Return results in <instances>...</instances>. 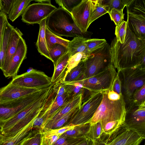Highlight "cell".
<instances>
[{
	"label": "cell",
	"mask_w": 145,
	"mask_h": 145,
	"mask_svg": "<svg viewBox=\"0 0 145 145\" xmlns=\"http://www.w3.org/2000/svg\"><path fill=\"white\" fill-rule=\"evenodd\" d=\"M57 8L51 4L33 3L27 6L22 15L21 19L23 22L29 24H39Z\"/></svg>",
	"instance_id": "14"
},
{
	"label": "cell",
	"mask_w": 145,
	"mask_h": 145,
	"mask_svg": "<svg viewBox=\"0 0 145 145\" xmlns=\"http://www.w3.org/2000/svg\"><path fill=\"white\" fill-rule=\"evenodd\" d=\"M76 145H91V142L89 139L86 138Z\"/></svg>",
	"instance_id": "51"
},
{
	"label": "cell",
	"mask_w": 145,
	"mask_h": 145,
	"mask_svg": "<svg viewBox=\"0 0 145 145\" xmlns=\"http://www.w3.org/2000/svg\"><path fill=\"white\" fill-rule=\"evenodd\" d=\"M80 106L73 109L66 114L50 124L45 126L41 130V131L57 129L70 124L79 110Z\"/></svg>",
	"instance_id": "21"
},
{
	"label": "cell",
	"mask_w": 145,
	"mask_h": 145,
	"mask_svg": "<svg viewBox=\"0 0 145 145\" xmlns=\"http://www.w3.org/2000/svg\"><path fill=\"white\" fill-rule=\"evenodd\" d=\"M71 56V53L68 51L59 59L54 66V72L51 77L52 83L63 78L68 60Z\"/></svg>",
	"instance_id": "23"
},
{
	"label": "cell",
	"mask_w": 145,
	"mask_h": 145,
	"mask_svg": "<svg viewBox=\"0 0 145 145\" xmlns=\"http://www.w3.org/2000/svg\"><path fill=\"white\" fill-rule=\"evenodd\" d=\"M98 1L82 0L71 13L76 25L83 33L88 32L91 16Z\"/></svg>",
	"instance_id": "13"
},
{
	"label": "cell",
	"mask_w": 145,
	"mask_h": 145,
	"mask_svg": "<svg viewBox=\"0 0 145 145\" xmlns=\"http://www.w3.org/2000/svg\"><path fill=\"white\" fill-rule=\"evenodd\" d=\"M128 0H101V4L107 7L108 12L112 8L123 10Z\"/></svg>",
	"instance_id": "37"
},
{
	"label": "cell",
	"mask_w": 145,
	"mask_h": 145,
	"mask_svg": "<svg viewBox=\"0 0 145 145\" xmlns=\"http://www.w3.org/2000/svg\"><path fill=\"white\" fill-rule=\"evenodd\" d=\"M132 99L135 102L138 103L145 102V84L135 91Z\"/></svg>",
	"instance_id": "46"
},
{
	"label": "cell",
	"mask_w": 145,
	"mask_h": 145,
	"mask_svg": "<svg viewBox=\"0 0 145 145\" xmlns=\"http://www.w3.org/2000/svg\"><path fill=\"white\" fill-rule=\"evenodd\" d=\"M46 27L59 36L88 37V32H82L76 25L71 14L61 7L57 8L47 18Z\"/></svg>",
	"instance_id": "4"
},
{
	"label": "cell",
	"mask_w": 145,
	"mask_h": 145,
	"mask_svg": "<svg viewBox=\"0 0 145 145\" xmlns=\"http://www.w3.org/2000/svg\"><path fill=\"white\" fill-rule=\"evenodd\" d=\"M3 6V3L1 0H0V11L1 10Z\"/></svg>",
	"instance_id": "54"
},
{
	"label": "cell",
	"mask_w": 145,
	"mask_h": 145,
	"mask_svg": "<svg viewBox=\"0 0 145 145\" xmlns=\"http://www.w3.org/2000/svg\"><path fill=\"white\" fill-rule=\"evenodd\" d=\"M117 73L125 102L132 99L135 91L145 84V67L138 66L123 69Z\"/></svg>",
	"instance_id": "5"
},
{
	"label": "cell",
	"mask_w": 145,
	"mask_h": 145,
	"mask_svg": "<svg viewBox=\"0 0 145 145\" xmlns=\"http://www.w3.org/2000/svg\"><path fill=\"white\" fill-rule=\"evenodd\" d=\"M45 37L48 49L51 48L56 44L62 45L68 48L70 40L63 39L55 35L46 27Z\"/></svg>",
	"instance_id": "30"
},
{
	"label": "cell",
	"mask_w": 145,
	"mask_h": 145,
	"mask_svg": "<svg viewBox=\"0 0 145 145\" xmlns=\"http://www.w3.org/2000/svg\"><path fill=\"white\" fill-rule=\"evenodd\" d=\"M74 125L70 124L63 127L56 129H49L42 131L43 133L49 134L59 135H61L66 131L71 129Z\"/></svg>",
	"instance_id": "47"
},
{
	"label": "cell",
	"mask_w": 145,
	"mask_h": 145,
	"mask_svg": "<svg viewBox=\"0 0 145 145\" xmlns=\"http://www.w3.org/2000/svg\"><path fill=\"white\" fill-rule=\"evenodd\" d=\"M46 20V18L44 19L39 24V30L36 45L40 54L50 60L45 37Z\"/></svg>",
	"instance_id": "20"
},
{
	"label": "cell",
	"mask_w": 145,
	"mask_h": 145,
	"mask_svg": "<svg viewBox=\"0 0 145 145\" xmlns=\"http://www.w3.org/2000/svg\"><path fill=\"white\" fill-rule=\"evenodd\" d=\"M108 12L107 7L101 4V0H98L97 3L91 14L89 25L99 17Z\"/></svg>",
	"instance_id": "40"
},
{
	"label": "cell",
	"mask_w": 145,
	"mask_h": 145,
	"mask_svg": "<svg viewBox=\"0 0 145 145\" xmlns=\"http://www.w3.org/2000/svg\"><path fill=\"white\" fill-rule=\"evenodd\" d=\"M111 61L117 71L141 66L145 67V40L138 38L130 30L127 23L124 42L114 38L110 46Z\"/></svg>",
	"instance_id": "1"
},
{
	"label": "cell",
	"mask_w": 145,
	"mask_h": 145,
	"mask_svg": "<svg viewBox=\"0 0 145 145\" xmlns=\"http://www.w3.org/2000/svg\"><path fill=\"white\" fill-rule=\"evenodd\" d=\"M50 86L17 99L0 103V126L40 98Z\"/></svg>",
	"instance_id": "7"
},
{
	"label": "cell",
	"mask_w": 145,
	"mask_h": 145,
	"mask_svg": "<svg viewBox=\"0 0 145 145\" xmlns=\"http://www.w3.org/2000/svg\"><path fill=\"white\" fill-rule=\"evenodd\" d=\"M127 26V21H123L120 24L116 26L115 35L116 38L121 44L123 43L125 37Z\"/></svg>",
	"instance_id": "41"
},
{
	"label": "cell",
	"mask_w": 145,
	"mask_h": 145,
	"mask_svg": "<svg viewBox=\"0 0 145 145\" xmlns=\"http://www.w3.org/2000/svg\"><path fill=\"white\" fill-rule=\"evenodd\" d=\"M89 54L93 52L103 46L106 43L105 39H87L84 41Z\"/></svg>",
	"instance_id": "38"
},
{
	"label": "cell",
	"mask_w": 145,
	"mask_h": 145,
	"mask_svg": "<svg viewBox=\"0 0 145 145\" xmlns=\"http://www.w3.org/2000/svg\"><path fill=\"white\" fill-rule=\"evenodd\" d=\"M27 47L25 40L21 37L16 52L6 69L3 72L5 77H12L17 75L23 61L26 58Z\"/></svg>",
	"instance_id": "15"
},
{
	"label": "cell",
	"mask_w": 145,
	"mask_h": 145,
	"mask_svg": "<svg viewBox=\"0 0 145 145\" xmlns=\"http://www.w3.org/2000/svg\"><path fill=\"white\" fill-rule=\"evenodd\" d=\"M72 98L66 92L61 96H57L56 94L54 101L46 113V121L51 118L65 103Z\"/></svg>",
	"instance_id": "28"
},
{
	"label": "cell",
	"mask_w": 145,
	"mask_h": 145,
	"mask_svg": "<svg viewBox=\"0 0 145 145\" xmlns=\"http://www.w3.org/2000/svg\"><path fill=\"white\" fill-rule=\"evenodd\" d=\"M82 0H57L56 3L61 7L70 13Z\"/></svg>",
	"instance_id": "42"
},
{
	"label": "cell",
	"mask_w": 145,
	"mask_h": 145,
	"mask_svg": "<svg viewBox=\"0 0 145 145\" xmlns=\"http://www.w3.org/2000/svg\"><path fill=\"white\" fill-rule=\"evenodd\" d=\"M35 1L38 2V3H41L43 4H51V1L50 0H36Z\"/></svg>",
	"instance_id": "53"
},
{
	"label": "cell",
	"mask_w": 145,
	"mask_h": 145,
	"mask_svg": "<svg viewBox=\"0 0 145 145\" xmlns=\"http://www.w3.org/2000/svg\"><path fill=\"white\" fill-rule=\"evenodd\" d=\"M145 139L136 132L129 129L123 124L113 133H103L98 141L91 145H139Z\"/></svg>",
	"instance_id": "9"
},
{
	"label": "cell",
	"mask_w": 145,
	"mask_h": 145,
	"mask_svg": "<svg viewBox=\"0 0 145 145\" xmlns=\"http://www.w3.org/2000/svg\"><path fill=\"white\" fill-rule=\"evenodd\" d=\"M84 60L72 69L61 80H58L63 82L77 81L83 78L84 69Z\"/></svg>",
	"instance_id": "24"
},
{
	"label": "cell",
	"mask_w": 145,
	"mask_h": 145,
	"mask_svg": "<svg viewBox=\"0 0 145 145\" xmlns=\"http://www.w3.org/2000/svg\"><path fill=\"white\" fill-rule=\"evenodd\" d=\"M33 0H14L8 14V18L12 22L22 14L29 3Z\"/></svg>",
	"instance_id": "26"
},
{
	"label": "cell",
	"mask_w": 145,
	"mask_h": 145,
	"mask_svg": "<svg viewBox=\"0 0 145 145\" xmlns=\"http://www.w3.org/2000/svg\"><path fill=\"white\" fill-rule=\"evenodd\" d=\"M88 56L83 53H78L71 56L68 61V63L61 80L72 68L74 67L82 60L85 59Z\"/></svg>",
	"instance_id": "36"
},
{
	"label": "cell",
	"mask_w": 145,
	"mask_h": 145,
	"mask_svg": "<svg viewBox=\"0 0 145 145\" xmlns=\"http://www.w3.org/2000/svg\"><path fill=\"white\" fill-rule=\"evenodd\" d=\"M87 39L81 37H74L69 43L68 48L71 56L78 53H83L89 55L87 47L84 41Z\"/></svg>",
	"instance_id": "25"
},
{
	"label": "cell",
	"mask_w": 145,
	"mask_h": 145,
	"mask_svg": "<svg viewBox=\"0 0 145 145\" xmlns=\"http://www.w3.org/2000/svg\"><path fill=\"white\" fill-rule=\"evenodd\" d=\"M128 25L139 39L145 40V16L127 12Z\"/></svg>",
	"instance_id": "17"
},
{
	"label": "cell",
	"mask_w": 145,
	"mask_h": 145,
	"mask_svg": "<svg viewBox=\"0 0 145 145\" xmlns=\"http://www.w3.org/2000/svg\"><path fill=\"white\" fill-rule=\"evenodd\" d=\"M123 10L112 8L108 12L111 20L113 21L116 26L120 24L123 21L124 14Z\"/></svg>",
	"instance_id": "44"
},
{
	"label": "cell",
	"mask_w": 145,
	"mask_h": 145,
	"mask_svg": "<svg viewBox=\"0 0 145 145\" xmlns=\"http://www.w3.org/2000/svg\"><path fill=\"white\" fill-rule=\"evenodd\" d=\"M82 95L81 94L75 96L66 102L51 118L46 121L44 127L50 124L73 109L80 106L82 104Z\"/></svg>",
	"instance_id": "18"
},
{
	"label": "cell",
	"mask_w": 145,
	"mask_h": 145,
	"mask_svg": "<svg viewBox=\"0 0 145 145\" xmlns=\"http://www.w3.org/2000/svg\"><path fill=\"white\" fill-rule=\"evenodd\" d=\"M123 123V122L118 120L109 122L103 128V132L105 135H110L119 129Z\"/></svg>",
	"instance_id": "43"
},
{
	"label": "cell",
	"mask_w": 145,
	"mask_h": 145,
	"mask_svg": "<svg viewBox=\"0 0 145 145\" xmlns=\"http://www.w3.org/2000/svg\"><path fill=\"white\" fill-rule=\"evenodd\" d=\"M7 16L1 11H0V49L2 42L5 26Z\"/></svg>",
	"instance_id": "48"
},
{
	"label": "cell",
	"mask_w": 145,
	"mask_h": 145,
	"mask_svg": "<svg viewBox=\"0 0 145 145\" xmlns=\"http://www.w3.org/2000/svg\"><path fill=\"white\" fill-rule=\"evenodd\" d=\"M116 69L111 63L96 74L78 81L84 89L91 92H97L111 89L117 74Z\"/></svg>",
	"instance_id": "10"
},
{
	"label": "cell",
	"mask_w": 145,
	"mask_h": 145,
	"mask_svg": "<svg viewBox=\"0 0 145 145\" xmlns=\"http://www.w3.org/2000/svg\"><path fill=\"white\" fill-rule=\"evenodd\" d=\"M48 50L50 60L53 62L54 66L59 59L69 51L68 48L59 44H55Z\"/></svg>",
	"instance_id": "32"
},
{
	"label": "cell",
	"mask_w": 145,
	"mask_h": 145,
	"mask_svg": "<svg viewBox=\"0 0 145 145\" xmlns=\"http://www.w3.org/2000/svg\"><path fill=\"white\" fill-rule=\"evenodd\" d=\"M8 138L4 136L0 133V145H2Z\"/></svg>",
	"instance_id": "52"
},
{
	"label": "cell",
	"mask_w": 145,
	"mask_h": 145,
	"mask_svg": "<svg viewBox=\"0 0 145 145\" xmlns=\"http://www.w3.org/2000/svg\"><path fill=\"white\" fill-rule=\"evenodd\" d=\"M53 89L52 84L40 98L2 123L1 134L7 138L11 137L33 121L44 107Z\"/></svg>",
	"instance_id": "2"
},
{
	"label": "cell",
	"mask_w": 145,
	"mask_h": 145,
	"mask_svg": "<svg viewBox=\"0 0 145 145\" xmlns=\"http://www.w3.org/2000/svg\"><path fill=\"white\" fill-rule=\"evenodd\" d=\"M84 61V69L83 79L91 77L102 71L112 63L110 45L107 42L102 47L92 52Z\"/></svg>",
	"instance_id": "8"
},
{
	"label": "cell",
	"mask_w": 145,
	"mask_h": 145,
	"mask_svg": "<svg viewBox=\"0 0 145 145\" xmlns=\"http://www.w3.org/2000/svg\"><path fill=\"white\" fill-rule=\"evenodd\" d=\"M86 138H74L60 136L52 145H76Z\"/></svg>",
	"instance_id": "39"
},
{
	"label": "cell",
	"mask_w": 145,
	"mask_h": 145,
	"mask_svg": "<svg viewBox=\"0 0 145 145\" xmlns=\"http://www.w3.org/2000/svg\"><path fill=\"white\" fill-rule=\"evenodd\" d=\"M111 89L120 95H122L121 81L118 73L114 81Z\"/></svg>",
	"instance_id": "49"
},
{
	"label": "cell",
	"mask_w": 145,
	"mask_h": 145,
	"mask_svg": "<svg viewBox=\"0 0 145 145\" xmlns=\"http://www.w3.org/2000/svg\"><path fill=\"white\" fill-rule=\"evenodd\" d=\"M91 124L89 123L75 125L74 127L68 130L60 136L74 138L86 137Z\"/></svg>",
	"instance_id": "29"
},
{
	"label": "cell",
	"mask_w": 145,
	"mask_h": 145,
	"mask_svg": "<svg viewBox=\"0 0 145 145\" xmlns=\"http://www.w3.org/2000/svg\"><path fill=\"white\" fill-rule=\"evenodd\" d=\"M127 12L145 16V0H128Z\"/></svg>",
	"instance_id": "31"
},
{
	"label": "cell",
	"mask_w": 145,
	"mask_h": 145,
	"mask_svg": "<svg viewBox=\"0 0 145 145\" xmlns=\"http://www.w3.org/2000/svg\"><path fill=\"white\" fill-rule=\"evenodd\" d=\"M41 130L33 129L18 145H41Z\"/></svg>",
	"instance_id": "33"
},
{
	"label": "cell",
	"mask_w": 145,
	"mask_h": 145,
	"mask_svg": "<svg viewBox=\"0 0 145 145\" xmlns=\"http://www.w3.org/2000/svg\"><path fill=\"white\" fill-rule=\"evenodd\" d=\"M103 92H93L83 101L70 124L75 126L87 123L92 118L100 105L103 98Z\"/></svg>",
	"instance_id": "12"
},
{
	"label": "cell",
	"mask_w": 145,
	"mask_h": 145,
	"mask_svg": "<svg viewBox=\"0 0 145 145\" xmlns=\"http://www.w3.org/2000/svg\"><path fill=\"white\" fill-rule=\"evenodd\" d=\"M23 34L17 27L12 30L7 48L4 64L2 69L3 72L6 69L10 62L16 51L20 39Z\"/></svg>",
	"instance_id": "19"
},
{
	"label": "cell",
	"mask_w": 145,
	"mask_h": 145,
	"mask_svg": "<svg viewBox=\"0 0 145 145\" xmlns=\"http://www.w3.org/2000/svg\"><path fill=\"white\" fill-rule=\"evenodd\" d=\"M3 6L1 11L7 15L8 14L13 5L14 0H1Z\"/></svg>",
	"instance_id": "50"
},
{
	"label": "cell",
	"mask_w": 145,
	"mask_h": 145,
	"mask_svg": "<svg viewBox=\"0 0 145 145\" xmlns=\"http://www.w3.org/2000/svg\"><path fill=\"white\" fill-rule=\"evenodd\" d=\"M10 82L25 88L38 89L48 87L52 84L51 77L42 71L33 69L29 71L13 77Z\"/></svg>",
	"instance_id": "11"
},
{
	"label": "cell",
	"mask_w": 145,
	"mask_h": 145,
	"mask_svg": "<svg viewBox=\"0 0 145 145\" xmlns=\"http://www.w3.org/2000/svg\"><path fill=\"white\" fill-rule=\"evenodd\" d=\"M34 120L15 135L8 138L2 145H18L33 129L32 124Z\"/></svg>",
	"instance_id": "27"
},
{
	"label": "cell",
	"mask_w": 145,
	"mask_h": 145,
	"mask_svg": "<svg viewBox=\"0 0 145 145\" xmlns=\"http://www.w3.org/2000/svg\"><path fill=\"white\" fill-rule=\"evenodd\" d=\"M103 127L100 121L91 125L89 130L86 136L91 143L98 141L103 134Z\"/></svg>",
	"instance_id": "34"
},
{
	"label": "cell",
	"mask_w": 145,
	"mask_h": 145,
	"mask_svg": "<svg viewBox=\"0 0 145 145\" xmlns=\"http://www.w3.org/2000/svg\"><path fill=\"white\" fill-rule=\"evenodd\" d=\"M43 88H25L13 84L10 82L7 85L0 89V103L17 99Z\"/></svg>",
	"instance_id": "16"
},
{
	"label": "cell",
	"mask_w": 145,
	"mask_h": 145,
	"mask_svg": "<svg viewBox=\"0 0 145 145\" xmlns=\"http://www.w3.org/2000/svg\"><path fill=\"white\" fill-rule=\"evenodd\" d=\"M42 132L41 145H52L60 136Z\"/></svg>",
	"instance_id": "45"
},
{
	"label": "cell",
	"mask_w": 145,
	"mask_h": 145,
	"mask_svg": "<svg viewBox=\"0 0 145 145\" xmlns=\"http://www.w3.org/2000/svg\"><path fill=\"white\" fill-rule=\"evenodd\" d=\"M125 103L123 96L113 98L103 91L101 101L91 119L87 123L91 125L100 121L103 128L108 122L114 121L124 122Z\"/></svg>",
	"instance_id": "3"
},
{
	"label": "cell",
	"mask_w": 145,
	"mask_h": 145,
	"mask_svg": "<svg viewBox=\"0 0 145 145\" xmlns=\"http://www.w3.org/2000/svg\"><path fill=\"white\" fill-rule=\"evenodd\" d=\"M14 27L7 20L5 26L2 42L0 49V69L2 70L4 64L5 55L9 41Z\"/></svg>",
	"instance_id": "22"
},
{
	"label": "cell",
	"mask_w": 145,
	"mask_h": 145,
	"mask_svg": "<svg viewBox=\"0 0 145 145\" xmlns=\"http://www.w3.org/2000/svg\"><path fill=\"white\" fill-rule=\"evenodd\" d=\"M62 82L64 85L66 92L72 98L78 95L83 94L84 88L79 81Z\"/></svg>",
	"instance_id": "35"
},
{
	"label": "cell",
	"mask_w": 145,
	"mask_h": 145,
	"mask_svg": "<svg viewBox=\"0 0 145 145\" xmlns=\"http://www.w3.org/2000/svg\"><path fill=\"white\" fill-rule=\"evenodd\" d=\"M125 103L124 125L145 139V102L138 103L132 99Z\"/></svg>",
	"instance_id": "6"
}]
</instances>
